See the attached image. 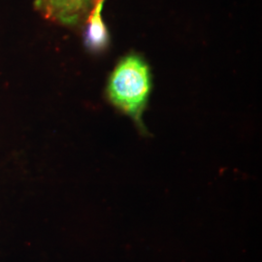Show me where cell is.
Returning <instances> with one entry per match:
<instances>
[{
    "mask_svg": "<svg viewBox=\"0 0 262 262\" xmlns=\"http://www.w3.org/2000/svg\"><path fill=\"white\" fill-rule=\"evenodd\" d=\"M98 0H35L34 9L49 21L81 30Z\"/></svg>",
    "mask_w": 262,
    "mask_h": 262,
    "instance_id": "7a4b0ae2",
    "label": "cell"
},
{
    "mask_svg": "<svg viewBox=\"0 0 262 262\" xmlns=\"http://www.w3.org/2000/svg\"><path fill=\"white\" fill-rule=\"evenodd\" d=\"M104 3L105 0H98L95 3L81 29L85 50L94 55L106 52L111 42L109 30L102 18Z\"/></svg>",
    "mask_w": 262,
    "mask_h": 262,
    "instance_id": "3957f363",
    "label": "cell"
},
{
    "mask_svg": "<svg viewBox=\"0 0 262 262\" xmlns=\"http://www.w3.org/2000/svg\"><path fill=\"white\" fill-rule=\"evenodd\" d=\"M151 92V74L147 61L136 53L122 57L113 69L106 85V97L120 112L128 116L142 135L149 131L143 114Z\"/></svg>",
    "mask_w": 262,
    "mask_h": 262,
    "instance_id": "6da1fadb",
    "label": "cell"
}]
</instances>
